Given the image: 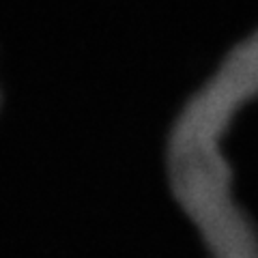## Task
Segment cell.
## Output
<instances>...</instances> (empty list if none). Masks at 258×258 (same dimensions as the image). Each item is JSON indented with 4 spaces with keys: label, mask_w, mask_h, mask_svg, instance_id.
Listing matches in <instances>:
<instances>
[]
</instances>
